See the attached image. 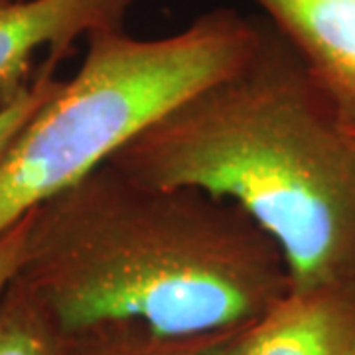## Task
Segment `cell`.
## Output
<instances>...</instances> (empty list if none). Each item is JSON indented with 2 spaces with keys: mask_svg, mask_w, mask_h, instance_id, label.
<instances>
[{
  "mask_svg": "<svg viewBox=\"0 0 355 355\" xmlns=\"http://www.w3.org/2000/svg\"><path fill=\"white\" fill-rule=\"evenodd\" d=\"M259 18L216 8L166 38L91 32L77 73L40 107L0 162V237L111 160L176 103L251 55Z\"/></svg>",
  "mask_w": 355,
  "mask_h": 355,
  "instance_id": "obj_3",
  "label": "cell"
},
{
  "mask_svg": "<svg viewBox=\"0 0 355 355\" xmlns=\"http://www.w3.org/2000/svg\"><path fill=\"white\" fill-rule=\"evenodd\" d=\"M109 162L237 205L279 245L291 291L355 275V146L266 18L239 67L176 103Z\"/></svg>",
  "mask_w": 355,
  "mask_h": 355,
  "instance_id": "obj_2",
  "label": "cell"
},
{
  "mask_svg": "<svg viewBox=\"0 0 355 355\" xmlns=\"http://www.w3.org/2000/svg\"><path fill=\"white\" fill-rule=\"evenodd\" d=\"M288 40L355 146V0H253Z\"/></svg>",
  "mask_w": 355,
  "mask_h": 355,
  "instance_id": "obj_4",
  "label": "cell"
},
{
  "mask_svg": "<svg viewBox=\"0 0 355 355\" xmlns=\"http://www.w3.org/2000/svg\"><path fill=\"white\" fill-rule=\"evenodd\" d=\"M241 330L170 336L137 322H109L64 334V355H229Z\"/></svg>",
  "mask_w": 355,
  "mask_h": 355,
  "instance_id": "obj_7",
  "label": "cell"
},
{
  "mask_svg": "<svg viewBox=\"0 0 355 355\" xmlns=\"http://www.w3.org/2000/svg\"><path fill=\"white\" fill-rule=\"evenodd\" d=\"M0 2H4V0H0Z\"/></svg>",
  "mask_w": 355,
  "mask_h": 355,
  "instance_id": "obj_11",
  "label": "cell"
},
{
  "mask_svg": "<svg viewBox=\"0 0 355 355\" xmlns=\"http://www.w3.org/2000/svg\"><path fill=\"white\" fill-rule=\"evenodd\" d=\"M16 279L62 334L109 322L241 330L291 292L279 245L237 205L111 162L28 214Z\"/></svg>",
  "mask_w": 355,
  "mask_h": 355,
  "instance_id": "obj_1",
  "label": "cell"
},
{
  "mask_svg": "<svg viewBox=\"0 0 355 355\" xmlns=\"http://www.w3.org/2000/svg\"><path fill=\"white\" fill-rule=\"evenodd\" d=\"M58 64L60 60L48 58L42 64L38 73L32 77L28 87L22 89L14 99L0 105V162L26 123L62 85L64 79L55 77Z\"/></svg>",
  "mask_w": 355,
  "mask_h": 355,
  "instance_id": "obj_9",
  "label": "cell"
},
{
  "mask_svg": "<svg viewBox=\"0 0 355 355\" xmlns=\"http://www.w3.org/2000/svg\"><path fill=\"white\" fill-rule=\"evenodd\" d=\"M135 0H4L0 2V105L32 81L42 48L62 62L77 38L125 28Z\"/></svg>",
  "mask_w": 355,
  "mask_h": 355,
  "instance_id": "obj_5",
  "label": "cell"
},
{
  "mask_svg": "<svg viewBox=\"0 0 355 355\" xmlns=\"http://www.w3.org/2000/svg\"><path fill=\"white\" fill-rule=\"evenodd\" d=\"M26 229H28V216L0 237V296L20 270L22 254H24Z\"/></svg>",
  "mask_w": 355,
  "mask_h": 355,
  "instance_id": "obj_10",
  "label": "cell"
},
{
  "mask_svg": "<svg viewBox=\"0 0 355 355\" xmlns=\"http://www.w3.org/2000/svg\"><path fill=\"white\" fill-rule=\"evenodd\" d=\"M0 355H64V334L16 277L0 296Z\"/></svg>",
  "mask_w": 355,
  "mask_h": 355,
  "instance_id": "obj_8",
  "label": "cell"
},
{
  "mask_svg": "<svg viewBox=\"0 0 355 355\" xmlns=\"http://www.w3.org/2000/svg\"><path fill=\"white\" fill-rule=\"evenodd\" d=\"M229 355H355V275L291 291L239 331Z\"/></svg>",
  "mask_w": 355,
  "mask_h": 355,
  "instance_id": "obj_6",
  "label": "cell"
}]
</instances>
